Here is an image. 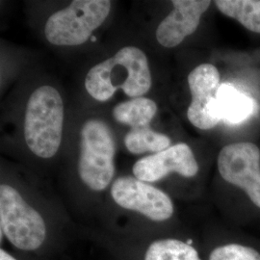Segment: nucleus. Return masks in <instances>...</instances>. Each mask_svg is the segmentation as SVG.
<instances>
[{
    "label": "nucleus",
    "mask_w": 260,
    "mask_h": 260,
    "mask_svg": "<svg viewBox=\"0 0 260 260\" xmlns=\"http://www.w3.org/2000/svg\"><path fill=\"white\" fill-rule=\"evenodd\" d=\"M209 260H260V253L247 246L228 244L214 249Z\"/></svg>",
    "instance_id": "16"
},
{
    "label": "nucleus",
    "mask_w": 260,
    "mask_h": 260,
    "mask_svg": "<svg viewBox=\"0 0 260 260\" xmlns=\"http://www.w3.org/2000/svg\"><path fill=\"white\" fill-rule=\"evenodd\" d=\"M144 260H203L191 241L163 238L151 242L145 252Z\"/></svg>",
    "instance_id": "14"
},
{
    "label": "nucleus",
    "mask_w": 260,
    "mask_h": 260,
    "mask_svg": "<svg viewBox=\"0 0 260 260\" xmlns=\"http://www.w3.org/2000/svg\"><path fill=\"white\" fill-rule=\"evenodd\" d=\"M218 170L226 182L241 188L260 208V149L256 145L242 142L223 147Z\"/></svg>",
    "instance_id": "7"
},
{
    "label": "nucleus",
    "mask_w": 260,
    "mask_h": 260,
    "mask_svg": "<svg viewBox=\"0 0 260 260\" xmlns=\"http://www.w3.org/2000/svg\"><path fill=\"white\" fill-rule=\"evenodd\" d=\"M115 152L109 125L100 119L85 121L80 132L78 175L88 188L102 192L110 185L115 174Z\"/></svg>",
    "instance_id": "3"
},
{
    "label": "nucleus",
    "mask_w": 260,
    "mask_h": 260,
    "mask_svg": "<svg viewBox=\"0 0 260 260\" xmlns=\"http://www.w3.org/2000/svg\"><path fill=\"white\" fill-rule=\"evenodd\" d=\"M0 260H18L8 251L1 249L0 250Z\"/></svg>",
    "instance_id": "17"
},
{
    "label": "nucleus",
    "mask_w": 260,
    "mask_h": 260,
    "mask_svg": "<svg viewBox=\"0 0 260 260\" xmlns=\"http://www.w3.org/2000/svg\"><path fill=\"white\" fill-rule=\"evenodd\" d=\"M133 175L142 181L156 182L172 173L193 177L199 172V164L191 148L178 143L158 153L139 159L133 166Z\"/></svg>",
    "instance_id": "9"
},
{
    "label": "nucleus",
    "mask_w": 260,
    "mask_h": 260,
    "mask_svg": "<svg viewBox=\"0 0 260 260\" xmlns=\"http://www.w3.org/2000/svg\"><path fill=\"white\" fill-rule=\"evenodd\" d=\"M91 40H92V42H95V41H96V38L94 37V36H92Z\"/></svg>",
    "instance_id": "18"
},
{
    "label": "nucleus",
    "mask_w": 260,
    "mask_h": 260,
    "mask_svg": "<svg viewBox=\"0 0 260 260\" xmlns=\"http://www.w3.org/2000/svg\"><path fill=\"white\" fill-rule=\"evenodd\" d=\"M64 103L51 86H42L30 95L24 119V139L30 150L41 158L53 157L61 146Z\"/></svg>",
    "instance_id": "2"
},
{
    "label": "nucleus",
    "mask_w": 260,
    "mask_h": 260,
    "mask_svg": "<svg viewBox=\"0 0 260 260\" xmlns=\"http://www.w3.org/2000/svg\"><path fill=\"white\" fill-rule=\"evenodd\" d=\"M110 194L121 208L135 211L153 222L167 221L175 210L165 192L136 177L117 178L112 183Z\"/></svg>",
    "instance_id": "6"
},
{
    "label": "nucleus",
    "mask_w": 260,
    "mask_h": 260,
    "mask_svg": "<svg viewBox=\"0 0 260 260\" xmlns=\"http://www.w3.org/2000/svg\"><path fill=\"white\" fill-rule=\"evenodd\" d=\"M214 3L224 16L260 34V0H217Z\"/></svg>",
    "instance_id": "13"
},
{
    "label": "nucleus",
    "mask_w": 260,
    "mask_h": 260,
    "mask_svg": "<svg viewBox=\"0 0 260 260\" xmlns=\"http://www.w3.org/2000/svg\"><path fill=\"white\" fill-rule=\"evenodd\" d=\"M124 145L133 154L145 152L158 153L171 147V140L167 135L150 129L149 126L131 128L124 137Z\"/></svg>",
    "instance_id": "15"
},
{
    "label": "nucleus",
    "mask_w": 260,
    "mask_h": 260,
    "mask_svg": "<svg viewBox=\"0 0 260 260\" xmlns=\"http://www.w3.org/2000/svg\"><path fill=\"white\" fill-rule=\"evenodd\" d=\"M0 225L1 233L20 251H37L47 239L43 216L8 184L0 186Z\"/></svg>",
    "instance_id": "5"
},
{
    "label": "nucleus",
    "mask_w": 260,
    "mask_h": 260,
    "mask_svg": "<svg viewBox=\"0 0 260 260\" xmlns=\"http://www.w3.org/2000/svg\"><path fill=\"white\" fill-rule=\"evenodd\" d=\"M216 107L220 120L235 124L251 117L254 103L250 96L235 89L233 85L223 83L217 93Z\"/></svg>",
    "instance_id": "11"
},
{
    "label": "nucleus",
    "mask_w": 260,
    "mask_h": 260,
    "mask_svg": "<svg viewBox=\"0 0 260 260\" xmlns=\"http://www.w3.org/2000/svg\"><path fill=\"white\" fill-rule=\"evenodd\" d=\"M157 112V105L148 98H136L119 103L113 109L114 119L132 128L149 126Z\"/></svg>",
    "instance_id": "12"
},
{
    "label": "nucleus",
    "mask_w": 260,
    "mask_h": 260,
    "mask_svg": "<svg viewBox=\"0 0 260 260\" xmlns=\"http://www.w3.org/2000/svg\"><path fill=\"white\" fill-rule=\"evenodd\" d=\"M192 101L187 117L200 129H211L221 121L217 113V93L220 89V74L215 66L202 64L188 75Z\"/></svg>",
    "instance_id": "8"
},
{
    "label": "nucleus",
    "mask_w": 260,
    "mask_h": 260,
    "mask_svg": "<svg viewBox=\"0 0 260 260\" xmlns=\"http://www.w3.org/2000/svg\"><path fill=\"white\" fill-rule=\"evenodd\" d=\"M85 87L102 103L109 101L120 89L132 99L142 98L151 88L148 57L138 47H123L88 72Z\"/></svg>",
    "instance_id": "1"
},
{
    "label": "nucleus",
    "mask_w": 260,
    "mask_h": 260,
    "mask_svg": "<svg viewBox=\"0 0 260 260\" xmlns=\"http://www.w3.org/2000/svg\"><path fill=\"white\" fill-rule=\"evenodd\" d=\"M109 0H75L47 19L45 35L54 46L75 47L86 43L110 14Z\"/></svg>",
    "instance_id": "4"
},
{
    "label": "nucleus",
    "mask_w": 260,
    "mask_h": 260,
    "mask_svg": "<svg viewBox=\"0 0 260 260\" xmlns=\"http://www.w3.org/2000/svg\"><path fill=\"white\" fill-rule=\"evenodd\" d=\"M172 3L174 10L160 22L156 29L158 43L168 48L177 47L186 37L195 32L211 1L175 0Z\"/></svg>",
    "instance_id": "10"
}]
</instances>
